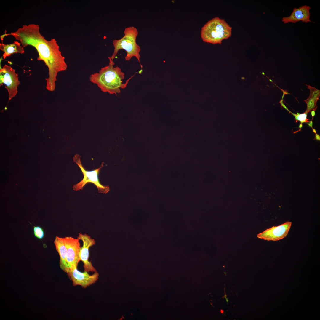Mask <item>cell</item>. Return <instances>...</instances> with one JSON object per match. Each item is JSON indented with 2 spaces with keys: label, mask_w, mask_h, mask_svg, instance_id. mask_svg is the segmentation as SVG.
<instances>
[{
  "label": "cell",
  "mask_w": 320,
  "mask_h": 320,
  "mask_svg": "<svg viewBox=\"0 0 320 320\" xmlns=\"http://www.w3.org/2000/svg\"><path fill=\"white\" fill-rule=\"evenodd\" d=\"M21 44L18 41H15L13 43L9 44L0 43V49L4 52L3 55L4 59L10 56L14 53H23L24 52V48L21 45Z\"/></svg>",
  "instance_id": "4fadbf2b"
},
{
  "label": "cell",
  "mask_w": 320,
  "mask_h": 320,
  "mask_svg": "<svg viewBox=\"0 0 320 320\" xmlns=\"http://www.w3.org/2000/svg\"><path fill=\"white\" fill-rule=\"evenodd\" d=\"M73 161L75 162L81 169L83 175V178L80 182L74 185L73 188L75 191L83 190V187L87 183H91L94 184L97 188L98 192L102 193H106L109 191L108 186L103 185L99 182L98 175L100 169L103 167V164L101 166L92 171L86 170L82 166L81 160V156L76 154L73 158Z\"/></svg>",
  "instance_id": "5b68a950"
},
{
  "label": "cell",
  "mask_w": 320,
  "mask_h": 320,
  "mask_svg": "<svg viewBox=\"0 0 320 320\" xmlns=\"http://www.w3.org/2000/svg\"><path fill=\"white\" fill-rule=\"evenodd\" d=\"M77 238L83 242V245L81 247L79 256V261H82L84 264V271L95 272L96 270L93 266L91 261H89V248L95 244V240L91 238L87 234L79 233Z\"/></svg>",
  "instance_id": "9c48e42d"
},
{
  "label": "cell",
  "mask_w": 320,
  "mask_h": 320,
  "mask_svg": "<svg viewBox=\"0 0 320 320\" xmlns=\"http://www.w3.org/2000/svg\"><path fill=\"white\" fill-rule=\"evenodd\" d=\"M232 29L224 19L216 17L208 21L202 27L201 37L204 42L221 44L223 40L231 36Z\"/></svg>",
  "instance_id": "277c9868"
},
{
  "label": "cell",
  "mask_w": 320,
  "mask_h": 320,
  "mask_svg": "<svg viewBox=\"0 0 320 320\" xmlns=\"http://www.w3.org/2000/svg\"><path fill=\"white\" fill-rule=\"evenodd\" d=\"M315 114V112L314 111H311V115L312 116V120L313 119L314 116Z\"/></svg>",
  "instance_id": "ffe728a7"
},
{
  "label": "cell",
  "mask_w": 320,
  "mask_h": 320,
  "mask_svg": "<svg viewBox=\"0 0 320 320\" xmlns=\"http://www.w3.org/2000/svg\"><path fill=\"white\" fill-rule=\"evenodd\" d=\"M9 35L20 41L23 48L31 45L36 48L39 55L37 60L43 61L48 69L49 76L46 79V89L54 91L58 73L66 71L68 67L57 41L54 39H46L40 32L39 25L35 24L24 25L6 36Z\"/></svg>",
  "instance_id": "6da1fadb"
},
{
  "label": "cell",
  "mask_w": 320,
  "mask_h": 320,
  "mask_svg": "<svg viewBox=\"0 0 320 320\" xmlns=\"http://www.w3.org/2000/svg\"><path fill=\"white\" fill-rule=\"evenodd\" d=\"M290 113H291L295 117V120L296 123L299 121L300 122V124H302L303 123H307L309 121V119L307 118L308 113L305 112L301 114L298 113H297V114H295L291 112Z\"/></svg>",
  "instance_id": "9a60e30c"
},
{
  "label": "cell",
  "mask_w": 320,
  "mask_h": 320,
  "mask_svg": "<svg viewBox=\"0 0 320 320\" xmlns=\"http://www.w3.org/2000/svg\"><path fill=\"white\" fill-rule=\"evenodd\" d=\"M308 125L312 128H313V122L312 120L307 123Z\"/></svg>",
  "instance_id": "d6986e66"
},
{
  "label": "cell",
  "mask_w": 320,
  "mask_h": 320,
  "mask_svg": "<svg viewBox=\"0 0 320 320\" xmlns=\"http://www.w3.org/2000/svg\"><path fill=\"white\" fill-rule=\"evenodd\" d=\"M114 65L113 61L109 62V65L101 68L98 72L91 75L89 80L96 84L103 92L116 95L120 93L121 89L126 87L133 76L123 83L124 73L119 67H114Z\"/></svg>",
  "instance_id": "7a4b0ae2"
},
{
  "label": "cell",
  "mask_w": 320,
  "mask_h": 320,
  "mask_svg": "<svg viewBox=\"0 0 320 320\" xmlns=\"http://www.w3.org/2000/svg\"><path fill=\"white\" fill-rule=\"evenodd\" d=\"M220 313H222V314L223 313H224V311H223V310H222V309H221V310H220Z\"/></svg>",
  "instance_id": "603a6c76"
},
{
  "label": "cell",
  "mask_w": 320,
  "mask_h": 320,
  "mask_svg": "<svg viewBox=\"0 0 320 320\" xmlns=\"http://www.w3.org/2000/svg\"><path fill=\"white\" fill-rule=\"evenodd\" d=\"M312 130H313V132L314 133H315V134H316V130L315 129H313V128H312Z\"/></svg>",
  "instance_id": "7402d4cb"
},
{
  "label": "cell",
  "mask_w": 320,
  "mask_h": 320,
  "mask_svg": "<svg viewBox=\"0 0 320 320\" xmlns=\"http://www.w3.org/2000/svg\"><path fill=\"white\" fill-rule=\"evenodd\" d=\"M54 243L56 249L58 252L60 257V268L64 271L68 273V268L66 262L67 249L64 238L56 236Z\"/></svg>",
  "instance_id": "7c38bea8"
},
{
  "label": "cell",
  "mask_w": 320,
  "mask_h": 320,
  "mask_svg": "<svg viewBox=\"0 0 320 320\" xmlns=\"http://www.w3.org/2000/svg\"><path fill=\"white\" fill-rule=\"evenodd\" d=\"M263 73V74L264 75V73H263H263Z\"/></svg>",
  "instance_id": "d4e9b609"
},
{
  "label": "cell",
  "mask_w": 320,
  "mask_h": 320,
  "mask_svg": "<svg viewBox=\"0 0 320 320\" xmlns=\"http://www.w3.org/2000/svg\"><path fill=\"white\" fill-rule=\"evenodd\" d=\"M242 79H244V78H243V77H242Z\"/></svg>",
  "instance_id": "484cf974"
},
{
  "label": "cell",
  "mask_w": 320,
  "mask_h": 320,
  "mask_svg": "<svg viewBox=\"0 0 320 320\" xmlns=\"http://www.w3.org/2000/svg\"><path fill=\"white\" fill-rule=\"evenodd\" d=\"M67 249L66 262L68 272L73 268H77L81 247L79 239L71 237L64 238Z\"/></svg>",
  "instance_id": "52a82bcc"
},
{
  "label": "cell",
  "mask_w": 320,
  "mask_h": 320,
  "mask_svg": "<svg viewBox=\"0 0 320 320\" xmlns=\"http://www.w3.org/2000/svg\"><path fill=\"white\" fill-rule=\"evenodd\" d=\"M317 101L316 100L309 97L304 100L307 104V109L305 112L308 113L312 110L316 111L317 108L316 104Z\"/></svg>",
  "instance_id": "5bb4252c"
},
{
  "label": "cell",
  "mask_w": 320,
  "mask_h": 320,
  "mask_svg": "<svg viewBox=\"0 0 320 320\" xmlns=\"http://www.w3.org/2000/svg\"><path fill=\"white\" fill-rule=\"evenodd\" d=\"M68 276L73 282L74 286L80 285L84 288L95 283L98 278L99 274L96 271L89 275L87 271L81 272L77 268L70 270L68 273Z\"/></svg>",
  "instance_id": "30bf717a"
},
{
  "label": "cell",
  "mask_w": 320,
  "mask_h": 320,
  "mask_svg": "<svg viewBox=\"0 0 320 320\" xmlns=\"http://www.w3.org/2000/svg\"><path fill=\"white\" fill-rule=\"evenodd\" d=\"M3 84L8 91L9 101L17 94L20 82L15 69L7 65H5L0 70V86Z\"/></svg>",
  "instance_id": "8992f818"
},
{
  "label": "cell",
  "mask_w": 320,
  "mask_h": 320,
  "mask_svg": "<svg viewBox=\"0 0 320 320\" xmlns=\"http://www.w3.org/2000/svg\"><path fill=\"white\" fill-rule=\"evenodd\" d=\"M303 127V125H302V124H300L299 125V128H300V129H301V128H302V127Z\"/></svg>",
  "instance_id": "44dd1931"
},
{
  "label": "cell",
  "mask_w": 320,
  "mask_h": 320,
  "mask_svg": "<svg viewBox=\"0 0 320 320\" xmlns=\"http://www.w3.org/2000/svg\"><path fill=\"white\" fill-rule=\"evenodd\" d=\"M292 222L287 221L277 226H273L258 234V238L268 241H277L286 237L292 225Z\"/></svg>",
  "instance_id": "ba28073f"
},
{
  "label": "cell",
  "mask_w": 320,
  "mask_h": 320,
  "mask_svg": "<svg viewBox=\"0 0 320 320\" xmlns=\"http://www.w3.org/2000/svg\"><path fill=\"white\" fill-rule=\"evenodd\" d=\"M224 273H225V275H226V273H225V272H224Z\"/></svg>",
  "instance_id": "cb8c5ba5"
},
{
  "label": "cell",
  "mask_w": 320,
  "mask_h": 320,
  "mask_svg": "<svg viewBox=\"0 0 320 320\" xmlns=\"http://www.w3.org/2000/svg\"><path fill=\"white\" fill-rule=\"evenodd\" d=\"M314 139L316 140L320 141V135L317 134H316L315 136V138Z\"/></svg>",
  "instance_id": "ac0fdd59"
},
{
  "label": "cell",
  "mask_w": 320,
  "mask_h": 320,
  "mask_svg": "<svg viewBox=\"0 0 320 320\" xmlns=\"http://www.w3.org/2000/svg\"><path fill=\"white\" fill-rule=\"evenodd\" d=\"M124 33V36L121 39L113 41L114 50L111 56L108 57L109 62L113 61L119 51L123 49L127 52L125 57L126 60H129L132 57H135L140 63L142 68L143 67L140 61V47L136 42V39L138 35L137 30L133 26L127 27L125 28Z\"/></svg>",
  "instance_id": "3957f363"
},
{
  "label": "cell",
  "mask_w": 320,
  "mask_h": 320,
  "mask_svg": "<svg viewBox=\"0 0 320 320\" xmlns=\"http://www.w3.org/2000/svg\"><path fill=\"white\" fill-rule=\"evenodd\" d=\"M306 85L310 91V94L309 97L318 100L320 96V91L316 89L315 87L311 86L309 85Z\"/></svg>",
  "instance_id": "2e32d148"
},
{
  "label": "cell",
  "mask_w": 320,
  "mask_h": 320,
  "mask_svg": "<svg viewBox=\"0 0 320 320\" xmlns=\"http://www.w3.org/2000/svg\"><path fill=\"white\" fill-rule=\"evenodd\" d=\"M34 234L37 238L42 239L44 236V232L43 228L39 226H34L33 228Z\"/></svg>",
  "instance_id": "e0dca14e"
},
{
  "label": "cell",
  "mask_w": 320,
  "mask_h": 320,
  "mask_svg": "<svg viewBox=\"0 0 320 320\" xmlns=\"http://www.w3.org/2000/svg\"><path fill=\"white\" fill-rule=\"evenodd\" d=\"M310 7L306 5L298 8H294L290 15L287 17H284L282 21L284 23H296L300 21L305 23L310 22Z\"/></svg>",
  "instance_id": "8fae6325"
}]
</instances>
